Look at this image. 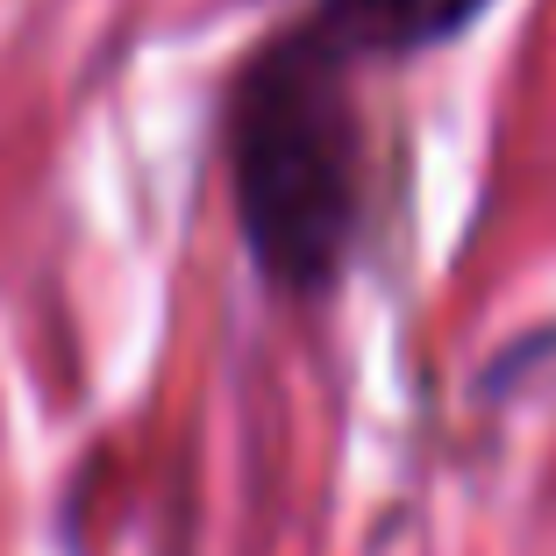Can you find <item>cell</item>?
<instances>
[{
	"label": "cell",
	"mask_w": 556,
	"mask_h": 556,
	"mask_svg": "<svg viewBox=\"0 0 556 556\" xmlns=\"http://www.w3.org/2000/svg\"><path fill=\"white\" fill-rule=\"evenodd\" d=\"M492 0H328L321 22L343 36L357 58H414L450 36H464Z\"/></svg>",
	"instance_id": "cell-2"
},
{
	"label": "cell",
	"mask_w": 556,
	"mask_h": 556,
	"mask_svg": "<svg viewBox=\"0 0 556 556\" xmlns=\"http://www.w3.org/2000/svg\"><path fill=\"white\" fill-rule=\"evenodd\" d=\"M357 50L321 15L257 50L229 93V186L257 271L321 293L343 271L364 207V129L350 93Z\"/></svg>",
	"instance_id": "cell-1"
}]
</instances>
